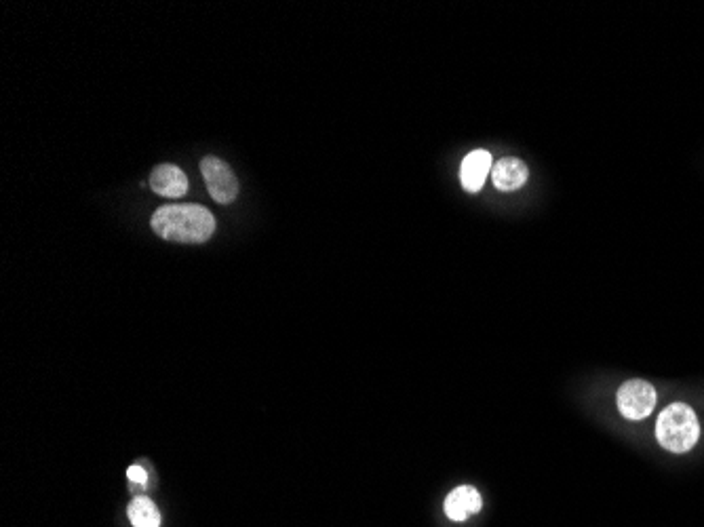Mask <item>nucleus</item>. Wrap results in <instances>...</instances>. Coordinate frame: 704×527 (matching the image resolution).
Wrapping results in <instances>:
<instances>
[{
    "instance_id": "obj_1",
    "label": "nucleus",
    "mask_w": 704,
    "mask_h": 527,
    "mask_svg": "<svg viewBox=\"0 0 704 527\" xmlns=\"http://www.w3.org/2000/svg\"><path fill=\"white\" fill-rule=\"evenodd\" d=\"M152 228L165 241L205 243L215 230V218L203 205H165L154 211Z\"/></svg>"
},
{
    "instance_id": "obj_2",
    "label": "nucleus",
    "mask_w": 704,
    "mask_h": 527,
    "mask_svg": "<svg viewBox=\"0 0 704 527\" xmlns=\"http://www.w3.org/2000/svg\"><path fill=\"white\" fill-rule=\"evenodd\" d=\"M700 439V422L688 403H671L656 420V441L671 454H688Z\"/></svg>"
},
{
    "instance_id": "obj_3",
    "label": "nucleus",
    "mask_w": 704,
    "mask_h": 527,
    "mask_svg": "<svg viewBox=\"0 0 704 527\" xmlns=\"http://www.w3.org/2000/svg\"><path fill=\"white\" fill-rule=\"evenodd\" d=\"M656 388L645 382V380H627L616 393V405L618 412L633 422L645 420L648 416H652L654 407H656Z\"/></svg>"
},
{
    "instance_id": "obj_4",
    "label": "nucleus",
    "mask_w": 704,
    "mask_h": 527,
    "mask_svg": "<svg viewBox=\"0 0 704 527\" xmlns=\"http://www.w3.org/2000/svg\"><path fill=\"white\" fill-rule=\"evenodd\" d=\"M203 178L207 184V190L213 197V201H218L222 205L232 203L239 194V182L234 178L232 169L222 161L215 159V156H205L201 163Z\"/></svg>"
},
{
    "instance_id": "obj_5",
    "label": "nucleus",
    "mask_w": 704,
    "mask_h": 527,
    "mask_svg": "<svg viewBox=\"0 0 704 527\" xmlns=\"http://www.w3.org/2000/svg\"><path fill=\"white\" fill-rule=\"evenodd\" d=\"M483 509V498L477 492V487L473 485H460L456 490L449 494L443 502V511L447 515V519L452 521H466L471 515L481 513Z\"/></svg>"
},
{
    "instance_id": "obj_6",
    "label": "nucleus",
    "mask_w": 704,
    "mask_h": 527,
    "mask_svg": "<svg viewBox=\"0 0 704 527\" xmlns=\"http://www.w3.org/2000/svg\"><path fill=\"white\" fill-rule=\"evenodd\" d=\"M150 188L165 199H180L188 190L186 173L175 165H159L150 175Z\"/></svg>"
},
{
    "instance_id": "obj_7",
    "label": "nucleus",
    "mask_w": 704,
    "mask_h": 527,
    "mask_svg": "<svg viewBox=\"0 0 704 527\" xmlns=\"http://www.w3.org/2000/svg\"><path fill=\"white\" fill-rule=\"evenodd\" d=\"M492 154L487 150H475L466 156L460 167V182L464 190L479 192L487 180V175H492Z\"/></svg>"
},
{
    "instance_id": "obj_8",
    "label": "nucleus",
    "mask_w": 704,
    "mask_h": 527,
    "mask_svg": "<svg viewBox=\"0 0 704 527\" xmlns=\"http://www.w3.org/2000/svg\"><path fill=\"white\" fill-rule=\"evenodd\" d=\"M527 175L530 173H527L525 163L515 159V156H508V159H502L492 167L494 186L502 192L519 190L527 182Z\"/></svg>"
},
{
    "instance_id": "obj_9",
    "label": "nucleus",
    "mask_w": 704,
    "mask_h": 527,
    "mask_svg": "<svg viewBox=\"0 0 704 527\" xmlns=\"http://www.w3.org/2000/svg\"><path fill=\"white\" fill-rule=\"evenodd\" d=\"M129 519L135 527H159L161 525V515L156 511V506L152 500L140 496L129 504Z\"/></svg>"
},
{
    "instance_id": "obj_10",
    "label": "nucleus",
    "mask_w": 704,
    "mask_h": 527,
    "mask_svg": "<svg viewBox=\"0 0 704 527\" xmlns=\"http://www.w3.org/2000/svg\"><path fill=\"white\" fill-rule=\"evenodd\" d=\"M127 477H129L133 483H138V485H144V483H146V479H148L146 471H144L142 466H138V464H135V466H129Z\"/></svg>"
}]
</instances>
